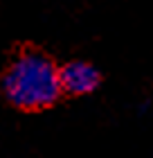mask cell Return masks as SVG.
Returning <instances> with one entry per match:
<instances>
[{
  "label": "cell",
  "mask_w": 153,
  "mask_h": 158,
  "mask_svg": "<svg viewBox=\"0 0 153 158\" xmlns=\"http://www.w3.org/2000/svg\"><path fill=\"white\" fill-rule=\"evenodd\" d=\"M2 93L23 111H41L52 106L63 93L61 68L50 56L25 50L16 54L2 75Z\"/></svg>",
  "instance_id": "obj_1"
},
{
  "label": "cell",
  "mask_w": 153,
  "mask_h": 158,
  "mask_svg": "<svg viewBox=\"0 0 153 158\" xmlns=\"http://www.w3.org/2000/svg\"><path fill=\"white\" fill-rule=\"evenodd\" d=\"M61 84L70 95H88L99 86V73L86 61H70L61 68Z\"/></svg>",
  "instance_id": "obj_2"
}]
</instances>
